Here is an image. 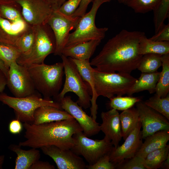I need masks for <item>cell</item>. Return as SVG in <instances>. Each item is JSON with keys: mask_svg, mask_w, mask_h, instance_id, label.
<instances>
[{"mask_svg": "<svg viewBox=\"0 0 169 169\" xmlns=\"http://www.w3.org/2000/svg\"><path fill=\"white\" fill-rule=\"evenodd\" d=\"M62 109L71 115L77 121L83 130V133L90 137L97 134L100 131V125L92 116L88 115L70 96H64L59 101Z\"/></svg>", "mask_w": 169, "mask_h": 169, "instance_id": "obj_15", "label": "cell"}, {"mask_svg": "<svg viewBox=\"0 0 169 169\" xmlns=\"http://www.w3.org/2000/svg\"><path fill=\"white\" fill-rule=\"evenodd\" d=\"M22 8V17L29 26L44 25L54 11L44 0H14Z\"/></svg>", "mask_w": 169, "mask_h": 169, "instance_id": "obj_12", "label": "cell"}, {"mask_svg": "<svg viewBox=\"0 0 169 169\" xmlns=\"http://www.w3.org/2000/svg\"><path fill=\"white\" fill-rule=\"evenodd\" d=\"M149 38L155 41H169V23L164 24L157 33Z\"/></svg>", "mask_w": 169, "mask_h": 169, "instance_id": "obj_40", "label": "cell"}, {"mask_svg": "<svg viewBox=\"0 0 169 169\" xmlns=\"http://www.w3.org/2000/svg\"><path fill=\"white\" fill-rule=\"evenodd\" d=\"M141 124L142 139L161 130H169V121L165 116L142 101L136 104Z\"/></svg>", "mask_w": 169, "mask_h": 169, "instance_id": "obj_13", "label": "cell"}, {"mask_svg": "<svg viewBox=\"0 0 169 169\" xmlns=\"http://www.w3.org/2000/svg\"><path fill=\"white\" fill-rule=\"evenodd\" d=\"M74 118L63 110L51 106H43L38 108L34 114L33 123L38 125Z\"/></svg>", "mask_w": 169, "mask_h": 169, "instance_id": "obj_20", "label": "cell"}, {"mask_svg": "<svg viewBox=\"0 0 169 169\" xmlns=\"http://www.w3.org/2000/svg\"><path fill=\"white\" fill-rule=\"evenodd\" d=\"M74 145L70 149L78 156H82L92 165L101 157L109 154L114 147L111 141L104 137L101 140L90 139L81 131L73 136Z\"/></svg>", "mask_w": 169, "mask_h": 169, "instance_id": "obj_9", "label": "cell"}, {"mask_svg": "<svg viewBox=\"0 0 169 169\" xmlns=\"http://www.w3.org/2000/svg\"><path fill=\"white\" fill-rule=\"evenodd\" d=\"M9 148L17 155L15 169H30L32 165L39 160L40 157V151L37 148L25 150L21 148L19 145L15 144L10 145Z\"/></svg>", "mask_w": 169, "mask_h": 169, "instance_id": "obj_23", "label": "cell"}, {"mask_svg": "<svg viewBox=\"0 0 169 169\" xmlns=\"http://www.w3.org/2000/svg\"><path fill=\"white\" fill-rule=\"evenodd\" d=\"M160 72L142 73L140 77L127 93L129 96L144 90H147L150 94L154 93L159 79Z\"/></svg>", "mask_w": 169, "mask_h": 169, "instance_id": "obj_24", "label": "cell"}, {"mask_svg": "<svg viewBox=\"0 0 169 169\" xmlns=\"http://www.w3.org/2000/svg\"><path fill=\"white\" fill-rule=\"evenodd\" d=\"M110 153L100 157L92 165H87L88 169H115L116 165L110 161Z\"/></svg>", "mask_w": 169, "mask_h": 169, "instance_id": "obj_38", "label": "cell"}, {"mask_svg": "<svg viewBox=\"0 0 169 169\" xmlns=\"http://www.w3.org/2000/svg\"><path fill=\"white\" fill-rule=\"evenodd\" d=\"M28 27L23 19L12 22L0 17V43L16 47L18 38Z\"/></svg>", "mask_w": 169, "mask_h": 169, "instance_id": "obj_18", "label": "cell"}, {"mask_svg": "<svg viewBox=\"0 0 169 169\" xmlns=\"http://www.w3.org/2000/svg\"><path fill=\"white\" fill-rule=\"evenodd\" d=\"M145 34L123 29L109 39L90 62L98 71L130 74L138 67L143 55L138 53L140 39Z\"/></svg>", "mask_w": 169, "mask_h": 169, "instance_id": "obj_1", "label": "cell"}, {"mask_svg": "<svg viewBox=\"0 0 169 169\" xmlns=\"http://www.w3.org/2000/svg\"><path fill=\"white\" fill-rule=\"evenodd\" d=\"M118 1L119 3L126 5L129 0H114Z\"/></svg>", "mask_w": 169, "mask_h": 169, "instance_id": "obj_49", "label": "cell"}, {"mask_svg": "<svg viewBox=\"0 0 169 169\" xmlns=\"http://www.w3.org/2000/svg\"><path fill=\"white\" fill-rule=\"evenodd\" d=\"M4 0V1H12L13 2L14 0Z\"/></svg>", "mask_w": 169, "mask_h": 169, "instance_id": "obj_51", "label": "cell"}, {"mask_svg": "<svg viewBox=\"0 0 169 169\" xmlns=\"http://www.w3.org/2000/svg\"><path fill=\"white\" fill-rule=\"evenodd\" d=\"M5 160L4 155H0V169L2 168V166Z\"/></svg>", "mask_w": 169, "mask_h": 169, "instance_id": "obj_48", "label": "cell"}, {"mask_svg": "<svg viewBox=\"0 0 169 169\" xmlns=\"http://www.w3.org/2000/svg\"><path fill=\"white\" fill-rule=\"evenodd\" d=\"M48 3L52 8L54 11L57 10L58 8V0H44Z\"/></svg>", "mask_w": 169, "mask_h": 169, "instance_id": "obj_45", "label": "cell"}, {"mask_svg": "<svg viewBox=\"0 0 169 169\" xmlns=\"http://www.w3.org/2000/svg\"><path fill=\"white\" fill-rule=\"evenodd\" d=\"M111 0H93L90 10L81 17L74 31L70 33L65 47H71L91 40H101L108 30L106 27L97 28L95 18L99 8L103 3Z\"/></svg>", "mask_w": 169, "mask_h": 169, "instance_id": "obj_5", "label": "cell"}, {"mask_svg": "<svg viewBox=\"0 0 169 169\" xmlns=\"http://www.w3.org/2000/svg\"><path fill=\"white\" fill-rule=\"evenodd\" d=\"M145 139L136 155L144 159L150 152L167 145L169 140V130L158 131L147 136Z\"/></svg>", "mask_w": 169, "mask_h": 169, "instance_id": "obj_22", "label": "cell"}, {"mask_svg": "<svg viewBox=\"0 0 169 169\" xmlns=\"http://www.w3.org/2000/svg\"><path fill=\"white\" fill-rule=\"evenodd\" d=\"M35 35L34 27L29 26L20 36L16 47L20 51L21 54H26L30 51L34 42Z\"/></svg>", "mask_w": 169, "mask_h": 169, "instance_id": "obj_31", "label": "cell"}, {"mask_svg": "<svg viewBox=\"0 0 169 169\" xmlns=\"http://www.w3.org/2000/svg\"><path fill=\"white\" fill-rule=\"evenodd\" d=\"M7 85L15 97H24L35 93V86L27 68L16 61L9 67Z\"/></svg>", "mask_w": 169, "mask_h": 169, "instance_id": "obj_11", "label": "cell"}, {"mask_svg": "<svg viewBox=\"0 0 169 169\" xmlns=\"http://www.w3.org/2000/svg\"><path fill=\"white\" fill-rule=\"evenodd\" d=\"M54 166L48 161H40L35 162L30 167V169H54Z\"/></svg>", "mask_w": 169, "mask_h": 169, "instance_id": "obj_43", "label": "cell"}, {"mask_svg": "<svg viewBox=\"0 0 169 169\" xmlns=\"http://www.w3.org/2000/svg\"><path fill=\"white\" fill-rule=\"evenodd\" d=\"M61 56L65 79L62 90L55 98L57 102H59L67 93L72 92L78 97L76 102L79 106L85 109L90 108L91 91L89 85L84 82L76 65L71 59L63 55Z\"/></svg>", "mask_w": 169, "mask_h": 169, "instance_id": "obj_6", "label": "cell"}, {"mask_svg": "<svg viewBox=\"0 0 169 169\" xmlns=\"http://www.w3.org/2000/svg\"><path fill=\"white\" fill-rule=\"evenodd\" d=\"M93 75L96 95L109 99L127 94L137 79L130 74L105 72L95 68Z\"/></svg>", "mask_w": 169, "mask_h": 169, "instance_id": "obj_4", "label": "cell"}, {"mask_svg": "<svg viewBox=\"0 0 169 169\" xmlns=\"http://www.w3.org/2000/svg\"><path fill=\"white\" fill-rule=\"evenodd\" d=\"M141 128V123L139 121L123 143L116 148L113 147L109 155L110 161L116 165L136 155L143 143Z\"/></svg>", "mask_w": 169, "mask_h": 169, "instance_id": "obj_14", "label": "cell"}, {"mask_svg": "<svg viewBox=\"0 0 169 169\" xmlns=\"http://www.w3.org/2000/svg\"><path fill=\"white\" fill-rule=\"evenodd\" d=\"M7 85V77L0 68V93L3 92Z\"/></svg>", "mask_w": 169, "mask_h": 169, "instance_id": "obj_44", "label": "cell"}, {"mask_svg": "<svg viewBox=\"0 0 169 169\" xmlns=\"http://www.w3.org/2000/svg\"><path fill=\"white\" fill-rule=\"evenodd\" d=\"M0 101L13 109L16 119L21 122L32 123L34 114L38 107L51 106L63 110L59 103L50 99L42 98L35 93L27 96L16 97L0 93Z\"/></svg>", "mask_w": 169, "mask_h": 169, "instance_id": "obj_7", "label": "cell"}, {"mask_svg": "<svg viewBox=\"0 0 169 169\" xmlns=\"http://www.w3.org/2000/svg\"><path fill=\"white\" fill-rule=\"evenodd\" d=\"M160 0H129L126 5L137 13H145L153 11Z\"/></svg>", "mask_w": 169, "mask_h": 169, "instance_id": "obj_36", "label": "cell"}, {"mask_svg": "<svg viewBox=\"0 0 169 169\" xmlns=\"http://www.w3.org/2000/svg\"><path fill=\"white\" fill-rule=\"evenodd\" d=\"M161 55L153 54L143 55L137 69L142 73H152L157 71L162 65Z\"/></svg>", "mask_w": 169, "mask_h": 169, "instance_id": "obj_29", "label": "cell"}, {"mask_svg": "<svg viewBox=\"0 0 169 169\" xmlns=\"http://www.w3.org/2000/svg\"><path fill=\"white\" fill-rule=\"evenodd\" d=\"M34 27L35 38L31 49L27 53L21 54L16 61L18 64L26 67L44 63L46 57L54 53L55 49L54 36L49 26L46 24Z\"/></svg>", "mask_w": 169, "mask_h": 169, "instance_id": "obj_8", "label": "cell"}, {"mask_svg": "<svg viewBox=\"0 0 169 169\" xmlns=\"http://www.w3.org/2000/svg\"><path fill=\"white\" fill-rule=\"evenodd\" d=\"M93 0H82L77 9L72 16L74 17H81L85 13L89 4Z\"/></svg>", "mask_w": 169, "mask_h": 169, "instance_id": "obj_41", "label": "cell"}, {"mask_svg": "<svg viewBox=\"0 0 169 169\" xmlns=\"http://www.w3.org/2000/svg\"><path fill=\"white\" fill-rule=\"evenodd\" d=\"M144 159L135 155L133 157L123 163L116 165V168L120 169H146L144 165Z\"/></svg>", "mask_w": 169, "mask_h": 169, "instance_id": "obj_37", "label": "cell"}, {"mask_svg": "<svg viewBox=\"0 0 169 169\" xmlns=\"http://www.w3.org/2000/svg\"><path fill=\"white\" fill-rule=\"evenodd\" d=\"M122 137L125 140L134 130L139 121L136 108H131L123 110L120 114Z\"/></svg>", "mask_w": 169, "mask_h": 169, "instance_id": "obj_26", "label": "cell"}, {"mask_svg": "<svg viewBox=\"0 0 169 169\" xmlns=\"http://www.w3.org/2000/svg\"><path fill=\"white\" fill-rule=\"evenodd\" d=\"M82 0H68L65 1L57 10L67 16H72L78 8Z\"/></svg>", "mask_w": 169, "mask_h": 169, "instance_id": "obj_39", "label": "cell"}, {"mask_svg": "<svg viewBox=\"0 0 169 169\" xmlns=\"http://www.w3.org/2000/svg\"><path fill=\"white\" fill-rule=\"evenodd\" d=\"M147 105L161 113L169 120V95L160 98L155 95L144 102Z\"/></svg>", "mask_w": 169, "mask_h": 169, "instance_id": "obj_33", "label": "cell"}, {"mask_svg": "<svg viewBox=\"0 0 169 169\" xmlns=\"http://www.w3.org/2000/svg\"><path fill=\"white\" fill-rule=\"evenodd\" d=\"M109 106L111 109L124 110L132 107L137 102L141 101L140 97L116 96L110 99Z\"/></svg>", "mask_w": 169, "mask_h": 169, "instance_id": "obj_34", "label": "cell"}, {"mask_svg": "<svg viewBox=\"0 0 169 169\" xmlns=\"http://www.w3.org/2000/svg\"><path fill=\"white\" fill-rule=\"evenodd\" d=\"M101 40H91L71 47H65L62 55L65 57L80 60L90 59L94 54Z\"/></svg>", "mask_w": 169, "mask_h": 169, "instance_id": "obj_21", "label": "cell"}, {"mask_svg": "<svg viewBox=\"0 0 169 169\" xmlns=\"http://www.w3.org/2000/svg\"><path fill=\"white\" fill-rule=\"evenodd\" d=\"M21 122L16 119L12 120L9 124V131L13 134H17L20 133L23 129V125Z\"/></svg>", "mask_w": 169, "mask_h": 169, "instance_id": "obj_42", "label": "cell"}, {"mask_svg": "<svg viewBox=\"0 0 169 169\" xmlns=\"http://www.w3.org/2000/svg\"><path fill=\"white\" fill-rule=\"evenodd\" d=\"M23 125L26 140L18 145L37 149L54 146L62 150L70 149L74 145L73 135L83 131L74 118L38 125L25 122Z\"/></svg>", "mask_w": 169, "mask_h": 169, "instance_id": "obj_2", "label": "cell"}, {"mask_svg": "<svg viewBox=\"0 0 169 169\" xmlns=\"http://www.w3.org/2000/svg\"><path fill=\"white\" fill-rule=\"evenodd\" d=\"M162 168L168 169L169 168V156L163 163L161 166Z\"/></svg>", "mask_w": 169, "mask_h": 169, "instance_id": "obj_47", "label": "cell"}, {"mask_svg": "<svg viewBox=\"0 0 169 169\" xmlns=\"http://www.w3.org/2000/svg\"><path fill=\"white\" fill-rule=\"evenodd\" d=\"M138 53L143 55L148 54L163 55L169 54V41H157L148 38L145 34L141 38Z\"/></svg>", "mask_w": 169, "mask_h": 169, "instance_id": "obj_25", "label": "cell"}, {"mask_svg": "<svg viewBox=\"0 0 169 169\" xmlns=\"http://www.w3.org/2000/svg\"><path fill=\"white\" fill-rule=\"evenodd\" d=\"M102 123L100 130L105 134V137L111 141L114 147L119 146L122 137L120 114L114 109L106 112H102L101 114Z\"/></svg>", "mask_w": 169, "mask_h": 169, "instance_id": "obj_17", "label": "cell"}, {"mask_svg": "<svg viewBox=\"0 0 169 169\" xmlns=\"http://www.w3.org/2000/svg\"><path fill=\"white\" fill-rule=\"evenodd\" d=\"M169 145L153 151L144 159V165L146 169H156L161 167L169 154Z\"/></svg>", "mask_w": 169, "mask_h": 169, "instance_id": "obj_28", "label": "cell"}, {"mask_svg": "<svg viewBox=\"0 0 169 169\" xmlns=\"http://www.w3.org/2000/svg\"><path fill=\"white\" fill-rule=\"evenodd\" d=\"M70 58L76 65L83 80L87 83L90 88L92 95L90 100L91 116L96 120L98 108L96 100L98 97L96 95L95 89L93 75L94 68L90 65V59L80 60Z\"/></svg>", "mask_w": 169, "mask_h": 169, "instance_id": "obj_19", "label": "cell"}, {"mask_svg": "<svg viewBox=\"0 0 169 169\" xmlns=\"http://www.w3.org/2000/svg\"><path fill=\"white\" fill-rule=\"evenodd\" d=\"M34 83L35 89L44 98H55L59 93L64 74L63 63L53 64L44 63L31 65L26 67Z\"/></svg>", "mask_w": 169, "mask_h": 169, "instance_id": "obj_3", "label": "cell"}, {"mask_svg": "<svg viewBox=\"0 0 169 169\" xmlns=\"http://www.w3.org/2000/svg\"><path fill=\"white\" fill-rule=\"evenodd\" d=\"M66 0H58V8Z\"/></svg>", "mask_w": 169, "mask_h": 169, "instance_id": "obj_50", "label": "cell"}, {"mask_svg": "<svg viewBox=\"0 0 169 169\" xmlns=\"http://www.w3.org/2000/svg\"><path fill=\"white\" fill-rule=\"evenodd\" d=\"M0 68L3 71L7 77V76L8 69L5 66L3 62L0 60Z\"/></svg>", "mask_w": 169, "mask_h": 169, "instance_id": "obj_46", "label": "cell"}, {"mask_svg": "<svg viewBox=\"0 0 169 169\" xmlns=\"http://www.w3.org/2000/svg\"><path fill=\"white\" fill-rule=\"evenodd\" d=\"M80 17L67 16L57 10L53 11L47 24L52 29L56 43L54 55L61 56L70 32L75 28Z\"/></svg>", "mask_w": 169, "mask_h": 169, "instance_id": "obj_10", "label": "cell"}, {"mask_svg": "<svg viewBox=\"0 0 169 169\" xmlns=\"http://www.w3.org/2000/svg\"><path fill=\"white\" fill-rule=\"evenodd\" d=\"M12 3L11 1L0 0V17L12 22L23 19L19 11Z\"/></svg>", "mask_w": 169, "mask_h": 169, "instance_id": "obj_35", "label": "cell"}, {"mask_svg": "<svg viewBox=\"0 0 169 169\" xmlns=\"http://www.w3.org/2000/svg\"><path fill=\"white\" fill-rule=\"evenodd\" d=\"M161 59L162 69L156 86L155 95L164 98L169 92V54L162 55Z\"/></svg>", "mask_w": 169, "mask_h": 169, "instance_id": "obj_27", "label": "cell"}, {"mask_svg": "<svg viewBox=\"0 0 169 169\" xmlns=\"http://www.w3.org/2000/svg\"><path fill=\"white\" fill-rule=\"evenodd\" d=\"M153 11L154 13L153 21L155 32L156 33L164 24V21L169 16V0H160Z\"/></svg>", "mask_w": 169, "mask_h": 169, "instance_id": "obj_30", "label": "cell"}, {"mask_svg": "<svg viewBox=\"0 0 169 169\" xmlns=\"http://www.w3.org/2000/svg\"><path fill=\"white\" fill-rule=\"evenodd\" d=\"M43 153L52 158L58 169H85L86 165L82 158L70 149H61L54 146L40 148Z\"/></svg>", "mask_w": 169, "mask_h": 169, "instance_id": "obj_16", "label": "cell"}, {"mask_svg": "<svg viewBox=\"0 0 169 169\" xmlns=\"http://www.w3.org/2000/svg\"><path fill=\"white\" fill-rule=\"evenodd\" d=\"M21 54L17 47L0 43V60L8 69L11 64L16 61Z\"/></svg>", "mask_w": 169, "mask_h": 169, "instance_id": "obj_32", "label": "cell"}]
</instances>
